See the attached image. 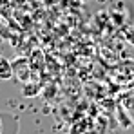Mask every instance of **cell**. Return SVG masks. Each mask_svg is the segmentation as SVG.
Masks as SVG:
<instances>
[{
  "mask_svg": "<svg viewBox=\"0 0 134 134\" xmlns=\"http://www.w3.org/2000/svg\"><path fill=\"white\" fill-rule=\"evenodd\" d=\"M13 64V71H15V76L20 80V82H27L29 80V64H27V58H16L11 62Z\"/></svg>",
  "mask_w": 134,
  "mask_h": 134,
  "instance_id": "cell-1",
  "label": "cell"
},
{
  "mask_svg": "<svg viewBox=\"0 0 134 134\" xmlns=\"http://www.w3.org/2000/svg\"><path fill=\"white\" fill-rule=\"evenodd\" d=\"M15 76V71H13V64L0 54V80H9Z\"/></svg>",
  "mask_w": 134,
  "mask_h": 134,
  "instance_id": "cell-2",
  "label": "cell"
},
{
  "mask_svg": "<svg viewBox=\"0 0 134 134\" xmlns=\"http://www.w3.org/2000/svg\"><path fill=\"white\" fill-rule=\"evenodd\" d=\"M22 94L25 98H35L40 94V83H31V82H24L22 85Z\"/></svg>",
  "mask_w": 134,
  "mask_h": 134,
  "instance_id": "cell-3",
  "label": "cell"
},
{
  "mask_svg": "<svg viewBox=\"0 0 134 134\" xmlns=\"http://www.w3.org/2000/svg\"><path fill=\"white\" fill-rule=\"evenodd\" d=\"M118 112H120V114H118V121H120V125H121L123 129H127V127L132 123V120L127 116V112H125V109H123V107H120V109H118Z\"/></svg>",
  "mask_w": 134,
  "mask_h": 134,
  "instance_id": "cell-4",
  "label": "cell"
},
{
  "mask_svg": "<svg viewBox=\"0 0 134 134\" xmlns=\"http://www.w3.org/2000/svg\"><path fill=\"white\" fill-rule=\"evenodd\" d=\"M125 40L131 45H134V27H129V29L125 31Z\"/></svg>",
  "mask_w": 134,
  "mask_h": 134,
  "instance_id": "cell-5",
  "label": "cell"
}]
</instances>
